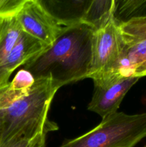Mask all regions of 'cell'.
Returning <instances> with one entry per match:
<instances>
[{
    "label": "cell",
    "instance_id": "6da1fadb",
    "mask_svg": "<svg viewBox=\"0 0 146 147\" xmlns=\"http://www.w3.org/2000/svg\"><path fill=\"white\" fill-rule=\"evenodd\" d=\"M94 30L84 21L68 24L52 45L27 62L23 70L34 79L52 78L60 87L87 78Z\"/></svg>",
    "mask_w": 146,
    "mask_h": 147
},
{
    "label": "cell",
    "instance_id": "7c38bea8",
    "mask_svg": "<svg viewBox=\"0 0 146 147\" xmlns=\"http://www.w3.org/2000/svg\"><path fill=\"white\" fill-rule=\"evenodd\" d=\"M125 43L134 42L146 39V17H137L120 23Z\"/></svg>",
    "mask_w": 146,
    "mask_h": 147
},
{
    "label": "cell",
    "instance_id": "277c9868",
    "mask_svg": "<svg viewBox=\"0 0 146 147\" xmlns=\"http://www.w3.org/2000/svg\"><path fill=\"white\" fill-rule=\"evenodd\" d=\"M125 41L120 23L114 15L96 29L92 37V60L88 78L95 79L115 73L124 51Z\"/></svg>",
    "mask_w": 146,
    "mask_h": 147
},
{
    "label": "cell",
    "instance_id": "8992f818",
    "mask_svg": "<svg viewBox=\"0 0 146 147\" xmlns=\"http://www.w3.org/2000/svg\"><path fill=\"white\" fill-rule=\"evenodd\" d=\"M139 78L111 73L94 80V89L88 110L102 119L117 112L123 98Z\"/></svg>",
    "mask_w": 146,
    "mask_h": 147
},
{
    "label": "cell",
    "instance_id": "8fae6325",
    "mask_svg": "<svg viewBox=\"0 0 146 147\" xmlns=\"http://www.w3.org/2000/svg\"><path fill=\"white\" fill-rule=\"evenodd\" d=\"M143 17H146V1H116L115 17L120 23Z\"/></svg>",
    "mask_w": 146,
    "mask_h": 147
},
{
    "label": "cell",
    "instance_id": "5bb4252c",
    "mask_svg": "<svg viewBox=\"0 0 146 147\" xmlns=\"http://www.w3.org/2000/svg\"><path fill=\"white\" fill-rule=\"evenodd\" d=\"M25 0H0V20L15 17Z\"/></svg>",
    "mask_w": 146,
    "mask_h": 147
},
{
    "label": "cell",
    "instance_id": "30bf717a",
    "mask_svg": "<svg viewBox=\"0 0 146 147\" xmlns=\"http://www.w3.org/2000/svg\"><path fill=\"white\" fill-rule=\"evenodd\" d=\"M22 32L16 17L0 20V65L12 50Z\"/></svg>",
    "mask_w": 146,
    "mask_h": 147
},
{
    "label": "cell",
    "instance_id": "5b68a950",
    "mask_svg": "<svg viewBox=\"0 0 146 147\" xmlns=\"http://www.w3.org/2000/svg\"><path fill=\"white\" fill-rule=\"evenodd\" d=\"M24 32L50 47L67 25L54 17L41 0H25L16 16Z\"/></svg>",
    "mask_w": 146,
    "mask_h": 147
},
{
    "label": "cell",
    "instance_id": "7a4b0ae2",
    "mask_svg": "<svg viewBox=\"0 0 146 147\" xmlns=\"http://www.w3.org/2000/svg\"><path fill=\"white\" fill-rule=\"evenodd\" d=\"M60 88L52 78H40L16 96L4 109L0 145L57 130V125L48 120L47 114Z\"/></svg>",
    "mask_w": 146,
    "mask_h": 147
},
{
    "label": "cell",
    "instance_id": "9c48e42d",
    "mask_svg": "<svg viewBox=\"0 0 146 147\" xmlns=\"http://www.w3.org/2000/svg\"><path fill=\"white\" fill-rule=\"evenodd\" d=\"M34 78L24 70H21L14 77L12 81L0 87V140L2 134L3 114L6 106L17 96L32 83Z\"/></svg>",
    "mask_w": 146,
    "mask_h": 147
},
{
    "label": "cell",
    "instance_id": "3957f363",
    "mask_svg": "<svg viewBox=\"0 0 146 147\" xmlns=\"http://www.w3.org/2000/svg\"><path fill=\"white\" fill-rule=\"evenodd\" d=\"M146 137V112L127 114L116 112L84 134L59 147H135Z\"/></svg>",
    "mask_w": 146,
    "mask_h": 147
},
{
    "label": "cell",
    "instance_id": "4fadbf2b",
    "mask_svg": "<svg viewBox=\"0 0 146 147\" xmlns=\"http://www.w3.org/2000/svg\"><path fill=\"white\" fill-rule=\"evenodd\" d=\"M48 132L39 134L32 139H19L0 145V147H45L46 136Z\"/></svg>",
    "mask_w": 146,
    "mask_h": 147
},
{
    "label": "cell",
    "instance_id": "52a82bcc",
    "mask_svg": "<svg viewBox=\"0 0 146 147\" xmlns=\"http://www.w3.org/2000/svg\"><path fill=\"white\" fill-rule=\"evenodd\" d=\"M40 40L22 32L18 41L0 65V87L9 83L13 72L47 48Z\"/></svg>",
    "mask_w": 146,
    "mask_h": 147
},
{
    "label": "cell",
    "instance_id": "9a60e30c",
    "mask_svg": "<svg viewBox=\"0 0 146 147\" xmlns=\"http://www.w3.org/2000/svg\"><path fill=\"white\" fill-rule=\"evenodd\" d=\"M145 147H146V146H145Z\"/></svg>",
    "mask_w": 146,
    "mask_h": 147
},
{
    "label": "cell",
    "instance_id": "ba28073f",
    "mask_svg": "<svg viewBox=\"0 0 146 147\" xmlns=\"http://www.w3.org/2000/svg\"><path fill=\"white\" fill-rule=\"evenodd\" d=\"M115 73L140 78L146 76V39L125 43L119 65Z\"/></svg>",
    "mask_w": 146,
    "mask_h": 147
}]
</instances>
